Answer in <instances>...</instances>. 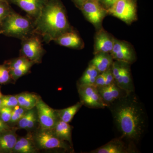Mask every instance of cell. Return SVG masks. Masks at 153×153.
I'll list each match as a JSON object with an SVG mask.
<instances>
[{"label": "cell", "instance_id": "obj_36", "mask_svg": "<svg viewBox=\"0 0 153 153\" xmlns=\"http://www.w3.org/2000/svg\"><path fill=\"white\" fill-rule=\"evenodd\" d=\"M3 96V95L2 94L1 91V87H0V98H1V97H2Z\"/></svg>", "mask_w": 153, "mask_h": 153}, {"label": "cell", "instance_id": "obj_32", "mask_svg": "<svg viewBox=\"0 0 153 153\" xmlns=\"http://www.w3.org/2000/svg\"><path fill=\"white\" fill-rule=\"evenodd\" d=\"M118 0H98L99 2L107 11L112 7Z\"/></svg>", "mask_w": 153, "mask_h": 153}, {"label": "cell", "instance_id": "obj_4", "mask_svg": "<svg viewBox=\"0 0 153 153\" xmlns=\"http://www.w3.org/2000/svg\"><path fill=\"white\" fill-rule=\"evenodd\" d=\"M21 41L20 56L26 57L34 64L41 63L46 52L43 47L41 37L34 33Z\"/></svg>", "mask_w": 153, "mask_h": 153}, {"label": "cell", "instance_id": "obj_9", "mask_svg": "<svg viewBox=\"0 0 153 153\" xmlns=\"http://www.w3.org/2000/svg\"><path fill=\"white\" fill-rule=\"evenodd\" d=\"M79 92L83 104L90 108H103L108 106L102 100L97 87L94 85H79Z\"/></svg>", "mask_w": 153, "mask_h": 153}, {"label": "cell", "instance_id": "obj_2", "mask_svg": "<svg viewBox=\"0 0 153 153\" xmlns=\"http://www.w3.org/2000/svg\"><path fill=\"white\" fill-rule=\"evenodd\" d=\"M34 33L49 44L63 33L74 30L68 22L66 8L60 0H47L34 20Z\"/></svg>", "mask_w": 153, "mask_h": 153}, {"label": "cell", "instance_id": "obj_18", "mask_svg": "<svg viewBox=\"0 0 153 153\" xmlns=\"http://www.w3.org/2000/svg\"><path fill=\"white\" fill-rule=\"evenodd\" d=\"M17 140L16 134L12 131L0 134V152H13Z\"/></svg>", "mask_w": 153, "mask_h": 153}, {"label": "cell", "instance_id": "obj_14", "mask_svg": "<svg viewBox=\"0 0 153 153\" xmlns=\"http://www.w3.org/2000/svg\"><path fill=\"white\" fill-rule=\"evenodd\" d=\"M60 46L80 49L84 48V44L79 34L74 30L63 33L54 41Z\"/></svg>", "mask_w": 153, "mask_h": 153}, {"label": "cell", "instance_id": "obj_17", "mask_svg": "<svg viewBox=\"0 0 153 153\" xmlns=\"http://www.w3.org/2000/svg\"><path fill=\"white\" fill-rule=\"evenodd\" d=\"M37 147L33 137L29 134L17 140L13 152L19 153H33L37 152Z\"/></svg>", "mask_w": 153, "mask_h": 153}, {"label": "cell", "instance_id": "obj_29", "mask_svg": "<svg viewBox=\"0 0 153 153\" xmlns=\"http://www.w3.org/2000/svg\"><path fill=\"white\" fill-rule=\"evenodd\" d=\"M1 100L2 107L13 108L19 105L16 95H3L1 98Z\"/></svg>", "mask_w": 153, "mask_h": 153}, {"label": "cell", "instance_id": "obj_19", "mask_svg": "<svg viewBox=\"0 0 153 153\" xmlns=\"http://www.w3.org/2000/svg\"><path fill=\"white\" fill-rule=\"evenodd\" d=\"M52 131L55 135L63 141L71 143V127L68 123L58 120Z\"/></svg>", "mask_w": 153, "mask_h": 153}, {"label": "cell", "instance_id": "obj_24", "mask_svg": "<svg viewBox=\"0 0 153 153\" xmlns=\"http://www.w3.org/2000/svg\"><path fill=\"white\" fill-rule=\"evenodd\" d=\"M34 64H35L33 62H31L21 68L10 70V74L13 80H16L21 76H24L27 73Z\"/></svg>", "mask_w": 153, "mask_h": 153}, {"label": "cell", "instance_id": "obj_28", "mask_svg": "<svg viewBox=\"0 0 153 153\" xmlns=\"http://www.w3.org/2000/svg\"><path fill=\"white\" fill-rule=\"evenodd\" d=\"M10 4L8 2L0 0V26L4 19L13 10Z\"/></svg>", "mask_w": 153, "mask_h": 153}, {"label": "cell", "instance_id": "obj_23", "mask_svg": "<svg viewBox=\"0 0 153 153\" xmlns=\"http://www.w3.org/2000/svg\"><path fill=\"white\" fill-rule=\"evenodd\" d=\"M100 74L98 71L92 65L89 66L80 78V85H92L94 84L96 79Z\"/></svg>", "mask_w": 153, "mask_h": 153}, {"label": "cell", "instance_id": "obj_3", "mask_svg": "<svg viewBox=\"0 0 153 153\" xmlns=\"http://www.w3.org/2000/svg\"><path fill=\"white\" fill-rule=\"evenodd\" d=\"M34 20L21 16L13 10L0 26V34L21 40L34 34Z\"/></svg>", "mask_w": 153, "mask_h": 153}, {"label": "cell", "instance_id": "obj_26", "mask_svg": "<svg viewBox=\"0 0 153 153\" xmlns=\"http://www.w3.org/2000/svg\"><path fill=\"white\" fill-rule=\"evenodd\" d=\"M13 80L10 70L6 63L0 65V84H4L9 83Z\"/></svg>", "mask_w": 153, "mask_h": 153}, {"label": "cell", "instance_id": "obj_15", "mask_svg": "<svg viewBox=\"0 0 153 153\" xmlns=\"http://www.w3.org/2000/svg\"><path fill=\"white\" fill-rule=\"evenodd\" d=\"M131 148L126 146L124 143L120 139H114L94 150L91 153H126L131 152Z\"/></svg>", "mask_w": 153, "mask_h": 153}, {"label": "cell", "instance_id": "obj_20", "mask_svg": "<svg viewBox=\"0 0 153 153\" xmlns=\"http://www.w3.org/2000/svg\"><path fill=\"white\" fill-rule=\"evenodd\" d=\"M19 105L26 110L33 109L36 107L40 97L34 94L25 92L16 95Z\"/></svg>", "mask_w": 153, "mask_h": 153}, {"label": "cell", "instance_id": "obj_34", "mask_svg": "<svg viewBox=\"0 0 153 153\" xmlns=\"http://www.w3.org/2000/svg\"><path fill=\"white\" fill-rule=\"evenodd\" d=\"M10 130H11V127L0 119V134Z\"/></svg>", "mask_w": 153, "mask_h": 153}, {"label": "cell", "instance_id": "obj_33", "mask_svg": "<svg viewBox=\"0 0 153 153\" xmlns=\"http://www.w3.org/2000/svg\"><path fill=\"white\" fill-rule=\"evenodd\" d=\"M94 85L96 87H100L105 85V72L100 73L96 79Z\"/></svg>", "mask_w": 153, "mask_h": 153}, {"label": "cell", "instance_id": "obj_22", "mask_svg": "<svg viewBox=\"0 0 153 153\" xmlns=\"http://www.w3.org/2000/svg\"><path fill=\"white\" fill-rule=\"evenodd\" d=\"M128 64L126 63L124 64L120 88L128 94L133 91L134 86L132 82L130 71Z\"/></svg>", "mask_w": 153, "mask_h": 153}, {"label": "cell", "instance_id": "obj_11", "mask_svg": "<svg viewBox=\"0 0 153 153\" xmlns=\"http://www.w3.org/2000/svg\"><path fill=\"white\" fill-rule=\"evenodd\" d=\"M115 39L113 36L102 28H100L94 37V55L99 53H110Z\"/></svg>", "mask_w": 153, "mask_h": 153}, {"label": "cell", "instance_id": "obj_27", "mask_svg": "<svg viewBox=\"0 0 153 153\" xmlns=\"http://www.w3.org/2000/svg\"><path fill=\"white\" fill-rule=\"evenodd\" d=\"M27 110L23 108L20 105H18L13 108L12 115L10 123H16L19 121L24 115L26 113Z\"/></svg>", "mask_w": 153, "mask_h": 153}, {"label": "cell", "instance_id": "obj_8", "mask_svg": "<svg viewBox=\"0 0 153 153\" xmlns=\"http://www.w3.org/2000/svg\"><path fill=\"white\" fill-rule=\"evenodd\" d=\"M38 120L41 128L52 130L59 120L57 111L47 105L41 98L36 105Z\"/></svg>", "mask_w": 153, "mask_h": 153}, {"label": "cell", "instance_id": "obj_5", "mask_svg": "<svg viewBox=\"0 0 153 153\" xmlns=\"http://www.w3.org/2000/svg\"><path fill=\"white\" fill-rule=\"evenodd\" d=\"M107 12L128 25H131L137 18L135 0H118Z\"/></svg>", "mask_w": 153, "mask_h": 153}, {"label": "cell", "instance_id": "obj_25", "mask_svg": "<svg viewBox=\"0 0 153 153\" xmlns=\"http://www.w3.org/2000/svg\"><path fill=\"white\" fill-rule=\"evenodd\" d=\"M36 112V109L35 108L33 109L27 110L24 116L18 122L19 128L26 129L31 118Z\"/></svg>", "mask_w": 153, "mask_h": 153}, {"label": "cell", "instance_id": "obj_12", "mask_svg": "<svg viewBox=\"0 0 153 153\" xmlns=\"http://www.w3.org/2000/svg\"><path fill=\"white\" fill-rule=\"evenodd\" d=\"M97 88L102 100L108 106L128 94L115 82Z\"/></svg>", "mask_w": 153, "mask_h": 153}, {"label": "cell", "instance_id": "obj_35", "mask_svg": "<svg viewBox=\"0 0 153 153\" xmlns=\"http://www.w3.org/2000/svg\"><path fill=\"white\" fill-rule=\"evenodd\" d=\"M71 1L74 3L76 7L79 9L82 5L87 0H71Z\"/></svg>", "mask_w": 153, "mask_h": 153}, {"label": "cell", "instance_id": "obj_13", "mask_svg": "<svg viewBox=\"0 0 153 153\" xmlns=\"http://www.w3.org/2000/svg\"><path fill=\"white\" fill-rule=\"evenodd\" d=\"M47 0H11L10 4L16 5L25 11L27 16L35 20L39 16Z\"/></svg>", "mask_w": 153, "mask_h": 153}, {"label": "cell", "instance_id": "obj_37", "mask_svg": "<svg viewBox=\"0 0 153 153\" xmlns=\"http://www.w3.org/2000/svg\"><path fill=\"white\" fill-rule=\"evenodd\" d=\"M2 107L1 105V98H0V109H1V108Z\"/></svg>", "mask_w": 153, "mask_h": 153}, {"label": "cell", "instance_id": "obj_1", "mask_svg": "<svg viewBox=\"0 0 153 153\" xmlns=\"http://www.w3.org/2000/svg\"><path fill=\"white\" fill-rule=\"evenodd\" d=\"M131 93L113 103L111 111L122 136L131 141H138L145 131V112Z\"/></svg>", "mask_w": 153, "mask_h": 153}, {"label": "cell", "instance_id": "obj_6", "mask_svg": "<svg viewBox=\"0 0 153 153\" xmlns=\"http://www.w3.org/2000/svg\"><path fill=\"white\" fill-rule=\"evenodd\" d=\"M34 141L38 147L44 149H62L67 150L69 146L65 141L60 139L52 130L41 129L33 137Z\"/></svg>", "mask_w": 153, "mask_h": 153}, {"label": "cell", "instance_id": "obj_38", "mask_svg": "<svg viewBox=\"0 0 153 153\" xmlns=\"http://www.w3.org/2000/svg\"><path fill=\"white\" fill-rule=\"evenodd\" d=\"M2 1H6L8 2L10 4V2L11 0H2Z\"/></svg>", "mask_w": 153, "mask_h": 153}, {"label": "cell", "instance_id": "obj_7", "mask_svg": "<svg viewBox=\"0 0 153 153\" xmlns=\"http://www.w3.org/2000/svg\"><path fill=\"white\" fill-rule=\"evenodd\" d=\"M81 10L88 22L97 28H101L102 22L107 12L98 0H87L81 6Z\"/></svg>", "mask_w": 153, "mask_h": 153}, {"label": "cell", "instance_id": "obj_10", "mask_svg": "<svg viewBox=\"0 0 153 153\" xmlns=\"http://www.w3.org/2000/svg\"><path fill=\"white\" fill-rule=\"evenodd\" d=\"M113 59L129 64L135 60L134 50L128 42L115 39L112 51L110 53Z\"/></svg>", "mask_w": 153, "mask_h": 153}, {"label": "cell", "instance_id": "obj_16", "mask_svg": "<svg viewBox=\"0 0 153 153\" xmlns=\"http://www.w3.org/2000/svg\"><path fill=\"white\" fill-rule=\"evenodd\" d=\"M109 53H99L94 55L90 65L93 66L100 73L106 71L112 66L113 61Z\"/></svg>", "mask_w": 153, "mask_h": 153}, {"label": "cell", "instance_id": "obj_31", "mask_svg": "<svg viewBox=\"0 0 153 153\" xmlns=\"http://www.w3.org/2000/svg\"><path fill=\"white\" fill-rule=\"evenodd\" d=\"M105 85H108L115 82L111 67L105 71Z\"/></svg>", "mask_w": 153, "mask_h": 153}, {"label": "cell", "instance_id": "obj_21", "mask_svg": "<svg viewBox=\"0 0 153 153\" xmlns=\"http://www.w3.org/2000/svg\"><path fill=\"white\" fill-rule=\"evenodd\" d=\"M83 105L82 102L80 101L72 106L57 111L59 120L67 123H69Z\"/></svg>", "mask_w": 153, "mask_h": 153}, {"label": "cell", "instance_id": "obj_30", "mask_svg": "<svg viewBox=\"0 0 153 153\" xmlns=\"http://www.w3.org/2000/svg\"><path fill=\"white\" fill-rule=\"evenodd\" d=\"M13 108L2 107L0 109V119L6 123L10 122Z\"/></svg>", "mask_w": 153, "mask_h": 153}]
</instances>
